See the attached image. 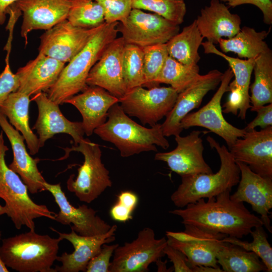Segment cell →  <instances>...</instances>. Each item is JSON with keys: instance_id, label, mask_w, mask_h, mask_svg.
Returning <instances> with one entry per match:
<instances>
[{"instance_id": "cb8c5ba5", "label": "cell", "mask_w": 272, "mask_h": 272, "mask_svg": "<svg viewBox=\"0 0 272 272\" xmlns=\"http://www.w3.org/2000/svg\"><path fill=\"white\" fill-rule=\"evenodd\" d=\"M117 103V98L104 89L96 86H88L81 93L64 102L74 105L80 112L87 136L91 135L96 128L106 121L109 110Z\"/></svg>"}, {"instance_id": "603a6c76", "label": "cell", "mask_w": 272, "mask_h": 272, "mask_svg": "<svg viewBox=\"0 0 272 272\" xmlns=\"http://www.w3.org/2000/svg\"><path fill=\"white\" fill-rule=\"evenodd\" d=\"M0 126L8 137L13 150V160L8 165L9 167L19 175L31 194L46 190L44 186L46 181L37 167L40 160L33 158L29 155L24 144L23 136L1 112Z\"/></svg>"}, {"instance_id": "ba28073f", "label": "cell", "mask_w": 272, "mask_h": 272, "mask_svg": "<svg viewBox=\"0 0 272 272\" xmlns=\"http://www.w3.org/2000/svg\"><path fill=\"white\" fill-rule=\"evenodd\" d=\"M178 93L171 87H155L146 89L134 87L119 99L124 112L138 118L143 125H155L166 116L173 107Z\"/></svg>"}, {"instance_id": "7dc6e473", "label": "cell", "mask_w": 272, "mask_h": 272, "mask_svg": "<svg viewBox=\"0 0 272 272\" xmlns=\"http://www.w3.org/2000/svg\"><path fill=\"white\" fill-rule=\"evenodd\" d=\"M117 201L126 206L133 211L138 202V197L131 191H123L118 196Z\"/></svg>"}, {"instance_id": "7a4b0ae2", "label": "cell", "mask_w": 272, "mask_h": 272, "mask_svg": "<svg viewBox=\"0 0 272 272\" xmlns=\"http://www.w3.org/2000/svg\"><path fill=\"white\" fill-rule=\"evenodd\" d=\"M94 133L113 144L122 157L144 152H157L156 145L165 150L170 146L163 135L161 124L157 123L151 128L141 125L132 120L118 103L110 108L106 121Z\"/></svg>"}, {"instance_id": "7bdbcfd3", "label": "cell", "mask_w": 272, "mask_h": 272, "mask_svg": "<svg viewBox=\"0 0 272 272\" xmlns=\"http://www.w3.org/2000/svg\"><path fill=\"white\" fill-rule=\"evenodd\" d=\"M226 3L228 7L234 8L244 4H251L261 11L264 22L268 25L272 23V2L271 0H220Z\"/></svg>"}, {"instance_id": "f5cc1de1", "label": "cell", "mask_w": 272, "mask_h": 272, "mask_svg": "<svg viewBox=\"0 0 272 272\" xmlns=\"http://www.w3.org/2000/svg\"><path fill=\"white\" fill-rule=\"evenodd\" d=\"M2 232L0 231V239H2Z\"/></svg>"}, {"instance_id": "ee69618b", "label": "cell", "mask_w": 272, "mask_h": 272, "mask_svg": "<svg viewBox=\"0 0 272 272\" xmlns=\"http://www.w3.org/2000/svg\"><path fill=\"white\" fill-rule=\"evenodd\" d=\"M163 252L172 262L175 272H192L186 257L181 251L167 244Z\"/></svg>"}, {"instance_id": "816d5d0a", "label": "cell", "mask_w": 272, "mask_h": 272, "mask_svg": "<svg viewBox=\"0 0 272 272\" xmlns=\"http://www.w3.org/2000/svg\"><path fill=\"white\" fill-rule=\"evenodd\" d=\"M9 271L7 266L5 265L0 256V272Z\"/></svg>"}, {"instance_id": "52a82bcc", "label": "cell", "mask_w": 272, "mask_h": 272, "mask_svg": "<svg viewBox=\"0 0 272 272\" xmlns=\"http://www.w3.org/2000/svg\"><path fill=\"white\" fill-rule=\"evenodd\" d=\"M64 150L65 155L59 160L66 158L72 151L81 153L84 158L76 178L72 174L66 181L68 190L74 193L80 201L90 203L112 186L109 172L102 162V152L97 144L84 139L77 145Z\"/></svg>"}, {"instance_id": "836d02e7", "label": "cell", "mask_w": 272, "mask_h": 272, "mask_svg": "<svg viewBox=\"0 0 272 272\" xmlns=\"http://www.w3.org/2000/svg\"><path fill=\"white\" fill-rule=\"evenodd\" d=\"M201 45L202 46L205 53H212L219 55L228 61L234 76V79L232 82L236 86L239 87L242 90L245 96L249 98L250 79L254 65L255 58L242 59L229 56L219 50L214 44L208 41L202 42Z\"/></svg>"}, {"instance_id": "4fadbf2b", "label": "cell", "mask_w": 272, "mask_h": 272, "mask_svg": "<svg viewBox=\"0 0 272 272\" xmlns=\"http://www.w3.org/2000/svg\"><path fill=\"white\" fill-rule=\"evenodd\" d=\"M100 26L85 29L64 20L41 35L39 53L69 62L86 46Z\"/></svg>"}, {"instance_id": "e575fe53", "label": "cell", "mask_w": 272, "mask_h": 272, "mask_svg": "<svg viewBox=\"0 0 272 272\" xmlns=\"http://www.w3.org/2000/svg\"><path fill=\"white\" fill-rule=\"evenodd\" d=\"M122 75L127 91L144 84L143 48L125 43L122 56Z\"/></svg>"}, {"instance_id": "44dd1931", "label": "cell", "mask_w": 272, "mask_h": 272, "mask_svg": "<svg viewBox=\"0 0 272 272\" xmlns=\"http://www.w3.org/2000/svg\"><path fill=\"white\" fill-rule=\"evenodd\" d=\"M53 231L58 233L62 240L69 241L73 245L74 251L71 253H63L57 256L56 260L61 262L60 266L54 268L55 272L86 271L89 261L100 251L102 245L115 240V232L117 226L111 225L105 233L91 236L79 235L73 230L69 233H61L50 227Z\"/></svg>"}, {"instance_id": "bcb514c9", "label": "cell", "mask_w": 272, "mask_h": 272, "mask_svg": "<svg viewBox=\"0 0 272 272\" xmlns=\"http://www.w3.org/2000/svg\"><path fill=\"white\" fill-rule=\"evenodd\" d=\"M133 211L117 201L111 208L110 215L112 219L119 222H125L132 218Z\"/></svg>"}, {"instance_id": "5bb4252c", "label": "cell", "mask_w": 272, "mask_h": 272, "mask_svg": "<svg viewBox=\"0 0 272 272\" xmlns=\"http://www.w3.org/2000/svg\"><path fill=\"white\" fill-rule=\"evenodd\" d=\"M236 162L247 165L255 173L272 179V126L246 131L228 149Z\"/></svg>"}, {"instance_id": "60d3db41", "label": "cell", "mask_w": 272, "mask_h": 272, "mask_svg": "<svg viewBox=\"0 0 272 272\" xmlns=\"http://www.w3.org/2000/svg\"><path fill=\"white\" fill-rule=\"evenodd\" d=\"M118 244L102 245L99 252L89 262L86 272H109L110 259Z\"/></svg>"}, {"instance_id": "8d00e7d4", "label": "cell", "mask_w": 272, "mask_h": 272, "mask_svg": "<svg viewBox=\"0 0 272 272\" xmlns=\"http://www.w3.org/2000/svg\"><path fill=\"white\" fill-rule=\"evenodd\" d=\"M250 234L252 237L251 242L242 241L241 239L226 236L223 240L237 245L246 251L255 253L263 262L267 272L272 271V248L267 240L263 226L253 228Z\"/></svg>"}, {"instance_id": "f1b7e54d", "label": "cell", "mask_w": 272, "mask_h": 272, "mask_svg": "<svg viewBox=\"0 0 272 272\" xmlns=\"http://www.w3.org/2000/svg\"><path fill=\"white\" fill-rule=\"evenodd\" d=\"M203 39L194 20L166 43L168 54L183 64H197L200 58L198 48Z\"/></svg>"}, {"instance_id": "8fae6325", "label": "cell", "mask_w": 272, "mask_h": 272, "mask_svg": "<svg viewBox=\"0 0 272 272\" xmlns=\"http://www.w3.org/2000/svg\"><path fill=\"white\" fill-rule=\"evenodd\" d=\"M184 225L183 231L166 232L167 244L184 254L191 267L205 265L220 267L217 254L225 243L223 239L227 236L193 225Z\"/></svg>"}, {"instance_id": "74e56055", "label": "cell", "mask_w": 272, "mask_h": 272, "mask_svg": "<svg viewBox=\"0 0 272 272\" xmlns=\"http://www.w3.org/2000/svg\"><path fill=\"white\" fill-rule=\"evenodd\" d=\"M143 87L151 88L159 86L156 80L168 56L166 43L158 44L143 48Z\"/></svg>"}, {"instance_id": "ab89813d", "label": "cell", "mask_w": 272, "mask_h": 272, "mask_svg": "<svg viewBox=\"0 0 272 272\" xmlns=\"http://www.w3.org/2000/svg\"><path fill=\"white\" fill-rule=\"evenodd\" d=\"M102 8L106 23L124 22L132 10V0H94Z\"/></svg>"}, {"instance_id": "f6af8a7d", "label": "cell", "mask_w": 272, "mask_h": 272, "mask_svg": "<svg viewBox=\"0 0 272 272\" xmlns=\"http://www.w3.org/2000/svg\"><path fill=\"white\" fill-rule=\"evenodd\" d=\"M255 112L256 116L244 128L246 131L254 129L257 126L264 129L272 126V103L260 107Z\"/></svg>"}, {"instance_id": "484cf974", "label": "cell", "mask_w": 272, "mask_h": 272, "mask_svg": "<svg viewBox=\"0 0 272 272\" xmlns=\"http://www.w3.org/2000/svg\"><path fill=\"white\" fill-rule=\"evenodd\" d=\"M202 36L213 44L223 37L230 38L240 30L241 20L220 0H211L209 6L200 10L195 20Z\"/></svg>"}, {"instance_id": "f35d334b", "label": "cell", "mask_w": 272, "mask_h": 272, "mask_svg": "<svg viewBox=\"0 0 272 272\" xmlns=\"http://www.w3.org/2000/svg\"><path fill=\"white\" fill-rule=\"evenodd\" d=\"M228 95L226 102L224 104L222 112L225 113H232L236 115L239 110L238 117L244 120L247 111L250 109V99L244 95L242 90L230 82L228 86Z\"/></svg>"}, {"instance_id": "277c9868", "label": "cell", "mask_w": 272, "mask_h": 272, "mask_svg": "<svg viewBox=\"0 0 272 272\" xmlns=\"http://www.w3.org/2000/svg\"><path fill=\"white\" fill-rule=\"evenodd\" d=\"M207 140L211 148L215 149L220 159V167L215 173H200L181 176V182L171 195V200L178 208L200 199L209 198L232 188L238 184L240 172L235 160L228 149L221 146L213 138Z\"/></svg>"}, {"instance_id": "7c38bea8", "label": "cell", "mask_w": 272, "mask_h": 272, "mask_svg": "<svg viewBox=\"0 0 272 272\" xmlns=\"http://www.w3.org/2000/svg\"><path fill=\"white\" fill-rule=\"evenodd\" d=\"M234 75L230 68L223 73L220 85L211 100L198 111L189 113L180 122V127L188 129L200 126L218 135L226 142L228 149L237 139L242 138L245 129L235 127L226 121L223 115L221 100L228 92V86Z\"/></svg>"}, {"instance_id": "5b68a950", "label": "cell", "mask_w": 272, "mask_h": 272, "mask_svg": "<svg viewBox=\"0 0 272 272\" xmlns=\"http://www.w3.org/2000/svg\"><path fill=\"white\" fill-rule=\"evenodd\" d=\"M62 240L30 230L2 239L0 256L7 267L19 272H55L52 266Z\"/></svg>"}, {"instance_id": "4dcf8cb0", "label": "cell", "mask_w": 272, "mask_h": 272, "mask_svg": "<svg viewBox=\"0 0 272 272\" xmlns=\"http://www.w3.org/2000/svg\"><path fill=\"white\" fill-rule=\"evenodd\" d=\"M217 260L224 272L267 271L265 265L255 253L226 242L218 252Z\"/></svg>"}, {"instance_id": "6da1fadb", "label": "cell", "mask_w": 272, "mask_h": 272, "mask_svg": "<svg viewBox=\"0 0 272 272\" xmlns=\"http://www.w3.org/2000/svg\"><path fill=\"white\" fill-rule=\"evenodd\" d=\"M231 190L215 197L200 199L184 209L169 211L182 219L183 225H190L209 232L241 239L255 227L263 226L260 218L251 213L243 202L230 198Z\"/></svg>"}, {"instance_id": "d6a6232c", "label": "cell", "mask_w": 272, "mask_h": 272, "mask_svg": "<svg viewBox=\"0 0 272 272\" xmlns=\"http://www.w3.org/2000/svg\"><path fill=\"white\" fill-rule=\"evenodd\" d=\"M66 20L72 25L85 29L95 28L105 23L103 10L94 0H71Z\"/></svg>"}, {"instance_id": "2e32d148", "label": "cell", "mask_w": 272, "mask_h": 272, "mask_svg": "<svg viewBox=\"0 0 272 272\" xmlns=\"http://www.w3.org/2000/svg\"><path fill=\"white\" fill-rule=\"evenodd\" d=\"M201 131L193 130L189 134L175 136L176 147L168 152L157 153L155 160L167 163L170 169L181 177L213 172L203 157L204 147Z\"/></svg>"}, {"instance_id": "d590c367", "label": "cell", "mask_w": 272, "mask_h": 272, "mask_svg": "<svg viewBox=\"0 0 272 272\" xmlns=\"http://www.w3.org/2000/svg\"><path fill=\"white\" fill-rule=\"evenodd\" d=\"M132 9L153 12L179 25L186 12L184 0H132Z\"/></svg>"}, {"instance_id": "7402d4cb", "label": "cell", "mask_w": 272, "mask_h": 272, "mask_svg": "<svg viewBox=\"0 0 272 272\" xmlns=\"http://www.w3.org/2000/svg\"><path fill=\"white\" fill-rule=\"evenodd\" d=\"M16 5L23 15L21 35L27 42L33 30H47L66 20L71 0H18Z\"/></svg>"}, {"instance_id": "8992f818", "label": "cell", "mask_w": 272, "mask_h": 272, "mask_svg": "<svg viewBox=\"0 0 272 272\" xmlns=\"http://www.w3.org/2000/svg\"><path fill=\"white\" fill-rule=\"evenodd\" d=\"M8 147L5 145L3 132H0V198L5 202L0 205V216L6 215L20 230L25 226L35 230L34 220L44 217L55 220V213L46 205L35 203L29 196L28 189L19 175L11 169L5 160Z\"/></svg>"}, {"instance_id": "1f68e13d", "label": "cell", "mask_w": 272, "mask_h": 272, "mask_svg": "<svg viewBox=\"0 0 272 272\" xmlns=\"http://www.w3.org/2000/svg\"><path fill=\"white\" fill-rule=\"evenodd\" d=\"M197 64L188 65L183 64L168 55L156 80L160 83L170 85L179 93L194 83L200 76Z\"/></svg>"}, {"instance_id": "f907efd6", "label": "cell", "mask_w": 272, "mask_h": 272, "mask_svg": "<svg viewBox=\"0 0 272 272\" xmlns=\"http://www.w3.org/2000/svg\"><path fill=\"white\" fill-rule=\"evenodd\" d=\"M156 263L158 265V271H166V267L165 263L163 262L160 260V259L157 261Z\"/></svg>"}, {"instance_id": "30bf717a", "label": "cell", "mask_w": 272, "mask_h": 272, "mask_svg": "<svg viewBox=\"0 0 272 272\" xmlns=\"http://www.w3.org/2000/svg\"><path fill=\"white\" fill-rule=\"evenodd\" d=\"M117 29L125 43L140 47L166 43L179 33V25L155 13L132 9L126 20Z\"/></svg>"}, {"instance_id": "9a60e30c", "label": "cell", "mask_w": 272, "mask_h": 272, "mask_svg": "<svg viewBox=\"0 0 272 272\" xmlns=\"http://www.w3.org/2000/svg\"><path fill=\"white\" fill-rule=\"evenodd\" d=\"M46 190L53 195L59 209L55 214V221L64 225H70L71 230L77 234L91 236L106 233L111 225L97 215V211L86 205L76 208L70 203L60 183H44Z\"/></svg>"}, {"instance_id": "c3c4849f", "label": "cell", "mask_w": 272, "mask_h": 272, "mask_svg": "<svg viewBox=\"0 0 272 272\" xmlns=\"http://www.w3.org/2000/svg\"><path fill=\"white\" fill-rule=\"evenodd\" d=\"M18 0H0V25L5 23L8 9Z\"/></svg>"}, {"instance_id": "681fc988", "label": "cell", "mask_w": 272, "mask_h": 272, "mask_svg": "<svg viewBox=\"0 0 272 272\" xmlns=\"http://www.w3.org/2000/svg\"><path fill=\"white\" fill-rule=\"evenodd\" d=\"M191 268L192 272H223L221 267L215 268L205 265H192Z\"/></svg>"}, {"instance_id": "4316f807", "label": "cell", "mask_w": 272, "mask_h": 272, "mask_svg": "<svg viewBox=\"0 0 272 272\" xmlns=\"http://www.w3.org/2000/svg\"><path fill=\"white\" fill-rule=\"evenodd\" d=\"M30 96L18 90L10 93L0 106V112L25 139L31 155L38 153L40 148L38 138L33 132L29 123Z\"/></svg>"}, {"instance_id": "f546056e", "label": "cell", "mask_w": 272, "mask_h": 272, "mask_svg": "<svg viewBox=\"0 0 272 272\" xmlns=\"http://www.w3.org/2000/svg\"><path fill=\"white\" fill-rule=\"evenodd\" d=\"M254 81L251 86L250 110L272 103V51L269 48L255 58Z\"/></svg>"}, {"instance_id": "ac0fdd59", "label": "cell", "mask_w": 272, "mask_h": 272, "mask_svg": "<svg viewBox=\"0 0 272 272\" xmlns=\"http://www.w3.org/2000/svg\"><path fill=\"white\" fill-rule=\"evenodd\" d=\"M240 172L237 190L230 195L236 201L246 202L260 216L263 226L272 232L268 214L272 208V179L262 177L252 171L245 164L236 162Z\"/></svg>"}, {"instance_id": "9c48e42d", "label": "cell", "mask_w": 272, "mask_h": 272, "mask_svg": "<svg viewBox=\"0 0 272 272\" xmlns=\"http://www.w3.org/2000/svg\"><path fill=\"white\" fill-rule=\"evenodd\" d=\"M167 244L166 238L156 239L154 231L146 227L139 231L134 240L117 246L109 272L148 271L152 263L165 255L163 250Z\"/></svg>"}, {"instance_id": "d6986e66", "label": "cell", "mask_w": 272, "mask_h": 272, "mask_svg": "<svg viewBox=\"0 0 272 272\" xmlns=\"http://www.w3.org/2000/svg\"><path fill=\"white\" fill-rule=\"evenodd\" d=\"M33 100L36 102L38 111L36 121L32 127L38 134L40 148L45 142L57 133L70 135L77 145L85 134L82 121H71L61 113L59 105L51 100L45 92L35 95Z\"/></svg>"}, {"instance_id": "e0dca14e", "label": "cell", "mask_w": 272, "mask_h": 272, "mask_svg": "<svg viewBox=\"0 0 272 272\" xmlns=\"http://www.w3.org/2000/svg\"><path fill=\"white\" fill-rule=\"evenodd\" d=\"M223 73L213 70L200 75L190 86L178 93L175 104L161 124L165 137L180 135V122L191 111L198 108L206 94L214 90L221 81Z\"/></svg>"}, {"instance_id": "ffe728a7", "label": "cell", "mask_w": 272, "mask_h": 272, "mask_svg": "<svg viewBox=\"0 0 272 272\" xmlns=\"http://www.w3.org/2000/svg\"><path fill=\"white\" fill-rule=\"evenodd\" d=\"M125 42L116 38L105 49L91 69L87 79L88 86L101 87L118 99L127 92L122 75V56Z\"/></svg>"}, {"instance_id": "b9f144b4", "label": "cell", "mask_w": 272, "mask_h": 272, "mask_svg": "<svg viewBox=\"0 0 272 272\" xmlns=\"http://www.w3.org/2000/svg\"><path fill=\"white\" fill-rule=\"evenodd\" d=\"M9 52L6 57V64L4 71L0 74V106L12 92L18 90L19 82L18 79L11 71L9 62Z\"/></svg>"}, {"instance_id": "d4e9b609", "label": "cell", "mask_w": 272, "mask_h": 272, "mask_svg": "<svg viewBox=\"0 0 272 272\" xmlns=\"http://www.w3.org/2000/svg\"><path fill=\"white\" fill-rule=\"evenodd\" d=\"M65 63L42 53L20 67L15 74L18 91L29 96L47 92L57 81Z\"/></svg>"}, {"instance_id": "83f0119b", "label": "cell", "mask_w": 272, "mask_h": 272, "mask_svg": "<svg viewBox=\"0 0 272 272\" xmlns=\"http://www.w3.org/2000/svg\"><path fill=\"white\" fill-rule=\"evenodd\" d=\"M269 31L257 32L254 29L244 26L230 38H221L218 41L222 52H232L239 58H255L269 49L264 41Z\"/></svg>"}, {"instance_id": "3957f363", "label": "cell", "mask_w": 272, "mask_h": 272, "mask_svg": "<svg viewBox=\"0 0 272 272\" xmlns=\"http://www.w3.org/2000/svg\"><path fill=\"white\" fill-rule=\"evenodd\" d=\"M118 22L105 23L86 45L64 66L57 81L47 91L48 97L58 105L82 92L88 85L89 72L105 49L117 36Z\"/></svg>"}]
</instances>
